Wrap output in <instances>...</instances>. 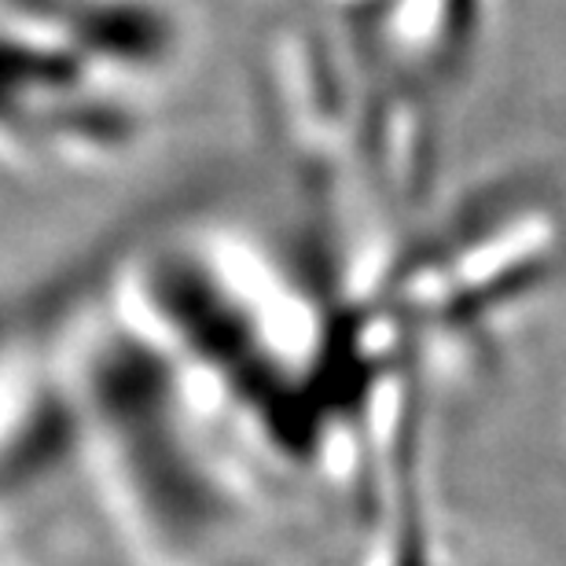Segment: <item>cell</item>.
<instances>
[{"label": "cell", "instance_id": "obj_3", "mask_svg": "<svg viewBox=\"0 0 566 566\" xmlns=\"http://www.w3.org/2000/svg\"><path fill=\"white\" fill-rule=\"evenodd\" d=\"M420 4L412 11V30L405 33L409 55L420 60L423 74L441 93L457 88L474 63V52L485 38L490 0H409Z\"/></svg>", "mask_w": 566, "mask_h": 566}, {"label": "cell", "instance_id": "obj_2", "mask_svg": "<svg viewBox=\"0 0 566 566\" xmlns=\"http://www.w3.org/2000/svg\"><path fill=\"white\" fill-rule=\"evenodd\" d=\"M0 22L71 44L147 93L174 82L191 49L180 0H0Z\"/></svg>", "mask_w": 566, "mask_h": 566}, {"label": "cell", "instance_id": "obj_1", "mask_svg": "<svg viewBox=\"0 0 566 566\" xmlns=\"http://www.w3.org/2000/svg\"><path fill=\"white\" fill-rule=\"evenodd\" d=\"M155 93L71 44L0 22V158L33 174H104L144 151Z\"/></svg>", "mask_w": 566, "mask_h": 566}]
</instances>
